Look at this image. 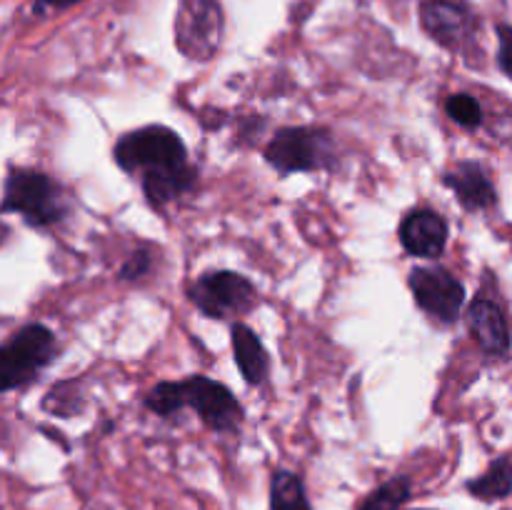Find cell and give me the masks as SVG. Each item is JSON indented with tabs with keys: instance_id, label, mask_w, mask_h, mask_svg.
Segmentation results:
<instances>
[{
	"instance_id": "obj_7",
	"label": "cell",
	"mask_w": 512,
	"mask_h": 510,
	"mask_svg": "<svg viewBox=\"0 0 512 510\" xmlns=\"http://www.w3.org/2000/svg\"><path fill=\"white\" fill-rule=\"evenodd\" d=\"M188 295L195 303V308L205 318L213 320L243 315L253 310L255 303H258L255 285L243 273H235V270H210V273L200 275L190 285Z\"/></svg>"
},
{
	"instance_id": "obj_20",
	"label": "cell",
	"mask_w": 512,
	"mask_h": 510,
	"mask_svg": "<svg viewBox=\"0 0 512 510\" xmlns=\"http://www.w3.org/2000/svg\"><path fill=\"white\" fill-rule=\"evenodd\" d=\"M80 0H35V13H48V10H65Z\"/></svg>"
},
{
	"instance_id": "obj_17",
	"label": "cell",
	"mask_w": 512,
	"mask_h": 510,
	"mask_svg": "<svg viewBox=\"0 0 512 510\" xmlns=\"http://www.w3.org/2000/svg\"><path fill=\"white\" fill-rule=\"evenodd\" d=\"M445 113L455 120L458 125L463 128H478L483 123V108H480L478 100L473 95H465V93H455L445 100Z\"/></svg>"
},
{
	"instance_id": "obj_5",
	"label": "cell",
	"mask_w": 512,
	"mask_h": 510,
	"mask_svg": "<svg viewBox=\"0 0 512 510\" xmlns=\"http://www.w3.org/2000/svg\"><path fill=\"white\" fill-rule=\"evenodd\" d=\"M333 158V138L320 128H283L265 145V160L280 175L315 173L330 168Z\"/></svg>"
},
{
	"instance_id": "obj_18",
	"label": "cell",
	"mask_w": 512,
	"mask_h": 510,
	"mask_svg": "<svg viewBox=\"0 0 512 510\" xmlns=\"http://www.w3.org/2000/svg\"><path fill=\"white\" fill-rule=\"evenodd\" d=\"M150 270H153V258H150L148 250H135V253L130 255L123 265H120L118 278L133 283V280H140L143 275H148Z\"/></svg>"
},
{
	"instance_id": "obj_3",
	"label": "cell",
	"mask_w": 512,
	"mask_h": 510,
	"mask_svg": "<svg viewBox=\"0 0 512 510\" xmlns=\"http://www.w3.org/2000/svg\"><path fill=\"white\" fill-rule=\"evenodd\" d=\"M3 213H18L33 228H50L68 218L70 198L43 170L13 168L5 178Z\"/></svg>"
},
{
	"instance_id": "obj_16",
	"label": "cell",
	"mask_w": 512,
	"mask_h": 510,
	"mask_svg": "<svg viewBox=\"0 0 512 510\" xmlns=\"http://www.w3.org/2000/svg\"><path fill=\"white\" fill-rule=\"evenodd\" d=\"M410 498V480L393 478L365 498L360 510H400V505Z\"/></svg>"
},
{
	"instance_id": "obj_9",
	"label": "cell",
	"mask_w": 512,
	"mask_h": 510,
	"mask_svg": "<svg viewBox=\"0 0 512 510\" xmlns=\"http://www.w3.org/2000/svg\"><path fill=\"white\" fill-rule=\"evenodd\" d=\"M420 23L435 43L450 50H460L470 43L475 30L473 13L455 0H425L420 5Z\"/></svg>"
},
{
	"instance_id": "obj_19",
	"label": "cell",
	"mask_w": 512,
	"mask_h": 510,
	"mask_svg": "<svg viewBox=\"0 0 512 510\" xmlns=\"http://www.w3.org/2000/svg\"><path fill=\"white\" fill-rule=\"evenodd\" d=\"M498 65L512 80V28L510 25H498Z\"/></svg>"
},
{
	"instance_id": "obj_15",
	"label": "cell",
	"mask_w": 512,
	"mask_h": 510,
	"mask_svg": "<svg viewBox=\"0 0 512 510\" xmlns=\"http://www.w3.org/2000/svg\"><path fill=\"white\" fill-rule=\"evenodd\" d=\"M270 510H313L303 480L290 470H278L270 485Z\"/></svg>"
},
{
	"instance_id": "obj_1",
	"label": "cell",
	"mask_w": 512,
	"mask_h": 510,
	"mask_svg": "<svg viewBox=\"0 0 512 510\" xmlns=\"http://www.w3.org/2000/svg\"><path fill=\"white\" fill-rule=\"evenodd\" d=\"M113 155L125 173L140 178L145 198L155 208L183 198L198 180V168L188 158V145L168 125H145L120 135Z\"/></svg>"
},
{
	"instance_id": "obj_13",
	"label": "cell",
	"mask_w": 512,
	"mask_h": 510,
	"mask_svg": "<svg viewBox=\"0 0 512 510\" xmlns=\"http://www.w3.org/2000/svg\"><path fill=\"white\" fill-rule=\"evenodd\" d=\"M233 353L240 373H243V378L248 380L250 385H260L268 380V350L263 348V343H260L258 335L253 333V328H248L245 323L233 325Z\"/></svg>"
},
{
	"instance_id": "obj_4",
	"label": "cell",
	"mask_w": 512,
	"mask_h": 510,
	"mask_svg": "<svg viewBox=\"0 0 512 510\" xmlns=\"http://www.w3.org/2000/svg\"><path fill=\"white\" fill-rule=\"evenodd\" d=\"M55 335L45 325L28 323L15 330L13 338L0 348V390L20 388L33 383L35 375L55 358Z\"/></svg>"
},
{
	"instance_id": "obj_12",
	"label": "cell",
	"mask_w": 512,
	"mask_h": 510,
	"mask_svg": "<svg viewBox=\"0 0 512 510\" xmlns=\"http://www.w3.org/2000/svg\"><path fill=\"white\" fill-rule=\"evenodd\" d=\"M468 328L485 355L503 358L510 350L508 318L498 303L488 298H475L468 308Z\"/></svg>"
},
{
	"instance_id": "obj_11",
	"label": "cell",
	"mask_w": 512,
	"mask_h": 510,
	"mask_svg": "<svg viewBox=\"0 0 512 510\" xmlns=\"http://www.w3.org/2000/svg\"><path fill=\"white\" fill-rule=\"evenodd\" d=\"M443 183L455 193L458 203L470 213L478 210H490L498 203V190H495L493 180H490L488 170L475 160H465V163L455 165L453 170L443 175Z\"/></svg>"
},
{
	"instance_id": "obj_6",
	"label": "cell",
	"mask_w": 512,
	"mask_h": 510,
	"mask_svg": "<svg viewBox=\"0 0 512 510\" xmlns=\"http://www.w3.org/2000/svg\"><path fill=\"white\" fill-rule=\"evenodd\" d=\"M220 0H180L175 15V45L188 60H210L223 43Z\"/></svg>"
},
{
	"instance_id": "obj_14",
	"label": "cell",
	"mask_w": 512,
	"mask_h": 510,
	"mask_svg": "<svg viewBox=\"0 0 512 510\" xmlns=\"http://www.w3.org/2000/svg\"><path fill=\"white\" fill-rule=\"evenodd\" d=\"M470 495L493 503V500H503L512 493V458H498L490 463L480 478H473L468 483Z\"/></svg>"
},
{
	"instance_id": "obj_10",
	"label": "cell",
	"mask_w": 512,
	"mask_h": 510,
	"mask_svg": "<svg viewBox=\"0 0 512 510\" xmlns=\"http://www.w3.org/2000/svg\"><path fill=\"white\" fill-rule=\"evenodd\" d=\"M400 243L415 258H440L448 245V220L430 208L410 210L400 223Z\"/></svg>"
},
{
	"instance_id": "obj_8",
	"label": "cell",
	"mask_w": 512,
	"mask_h": 510,
	"mask_svg": "<svg viewBox=\"0 0 512 510\" xmlns=\"http://www.w3.org/2000/svg\"><path fill=\"white\" fill-rule=\"evenodd\" d=\"M410 293L420 310L440 323H455L465 305V288L445 268H413L410 270Z\"/></svg>"
},
{
	"instance_id": "obj_2",
	"label": "cell",
	"mask_w": 512,
	"mask_h": 510,
	"mask_svg": "<svg viewBox=\"0 0 512 510\" xmlns=\"http://www.w3.org/2000/svg\"><path fill=\"white\" fill-rule=\"evenodd\" d=\"M145 408L160 418H173L183 408L195 410L208 428L218 433H233L243 423V408L228 385L205 375H190L188 380H165L153 385L145 395Z\"/></svg>"
}]
</instances>
